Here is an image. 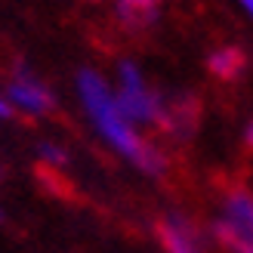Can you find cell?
Instances as JSON below:
<instances>
[{"label": "cell", "mask_w": 253, "mask_h": 253, "mask_svg": "<svg viewBox=\"0 0 253 253\" xmlns=\"http://www.w3.org/2000/svg\"><path fill=\"white\" fill-rule=\"evenodd\" d=\"M155 238L164 253H210V238L182 210H164L155 219Z\"/></svg>", "instance_id": "obj_5"}, {"label": "cell", "mask_w": 253, "mask_h": 253, "mask_svg": "<svg viewBox=\"0 0 253 253\" xmlns=\"http://www.w3.org/2000/svg\"><path fill=\"white\" fill-rule=\"evenodd\" d=\"M207 238L222 253H253V188L241 182L222 188L216 216L207 222Z\"/></svg>", "instance_id": "obj_2"}, {"label": "cell", "mask_w": 253, "mask_h": 253, "mask_svg": "<svg viewBox=\"0 0 253 253\" xmlns=\"http://www.w3.org/2000/svg\"><path fill=\"white\" fill-rule=\"evenodd\" d=\"M238 6L244 9V16H247V19H253V0H238Z\"/></svg>", "instance_id": "obj_11"}, {"label": "cell", "mask_w": 253, "mask_h": 253, "mask_svg": "<svg viewBox=\"0 0 253 253\" xmlns=\"http://www.w3.org/2000/svg\"><path fill=\"white\" fill-rule=\"evenodd\" d=\"M37 161L43 164L49 170H65L68 167V148L53 142V139H43V142H37Z\"/></svg>", "instance_id": "obj_8"}, {"label": "cell", "mask_w": 253, "mask_h": 253, "mask_svg": "<svg viewBox=\"0 0 253 253\" xmlns=\"http://www.w3.org/2000/svg\"><path fill=\"white\" fill-rule=\"evenodd\" d=\"M111 90H115L118 108L139 126V130H145V126L161 130L164 126V118H167V99L145 81L142 68H139L133 59H118Z\"/></svg>", "instance_id": "obj_3"}, {"label": "cell", "mask_w": 253, "mask_h": 253, "mask_svg": "<svg viewBox=\"0 0 253 253\" xmlns=\"http://www.w3.org/2000/svg\"><path fill=\"white\" fill-rule=\"evenodd\" d=\"M0 222H3V207H0Z\"/></svg>", "instance_id": "obj_12"}, {"label": "cell", "mask_w": 253, "mask_h": 253, "mask_svg": "<svg viewBox=\"0 0 253 253\" xmlns=\"http://www.w3.org/2000/svg\"><path fill=\"white\" fill-rule=\"evenodd\" d=\"M74 93L81 99V108L96 136L115 151L121 161H126L133 170H139L148 179H164L170 173V158L161 145H155L145 133L118 108L111 81L96 68H81L74 74Z\"/></svg>", "instance_id": "obj_1"}, {"label": "cell", "mask_w": 253, "mask_h": 253, "mask_svg": "<svg viewBox=\"0 0 253 253\" xmlns=\"http://www.w3.org/2000/svg\"><path fill=\"white\" fill-rule=\"evenodd\" d=\"M0 93H3V99L9 102V108L16 111V115H25V118H49L56 111V96L25 65H19L9 74L6 86Z\"/></svg>", "instance_id": "obj_4"}, {"label": "cell", "mask_w": 253, "mask_h": 253, "mask_svg": "<svg viewBox=\"0 0 253 253\" xmlns=\"http://www.w3.org/2000/svg\"><path fill=\"white\" fill-rule=\"evenodd\" d=\"M12 118H16V111L9 108V102L3 99V93H0V121H12Z\"/></svg>", "instance_id": "obj_9"}, {"label": "cell", "mask_w": 253, "mask_h": 253, "mask_svg": "<svg viewBox=\"0 0 253 253\" xmlns=\"http://www.w3.org/2000/svg\"><path fill=\"white\" fill-rule=\"evenodd\" d=\"M90 3H102V0H90Z\"/></svg>", "instance_id": "obj_13"}, {"label": "cell", "mask_w": 253, "mask_h": 253, "mask_svg": "<svg viewBox=\"0 0 253 253\" xmlns=\"http://www.w3.org/2000/svg\"><path fill=\"white\" fill-rule=\"evenodd\" d=\"M244 148H247L250 155H253V121L244 126Z\"/></svg>", "instance_id": "obj_10"}, {"label": "cell", "mask_w": 253, "mask_h": 253, "mask_svg": "<svg viewBox=\"0 0 253 253\" xmlns=\"http://www.w3.org/2000/svg\"><path fill=\"white\" fill-rule=\"evenodd\" d=\"M244 62L247 59H244V53L238 46H216L207 56V71L216 81H235L238 74L244 71Z\"/></svg>", "instance_id": "obj_7"}, {"label": "cell", "mask_w": 253, "mask_h": 253, "mask_svg": "<svg viewBox=\"0 0 253 253\" xmlns=\"http://www.w3.org/2000/svg\"><path fill=\"white\" fill-rule=\"evenodd\" d=\"M164 3H167V0H115V16L124 28L145 31L158 22Z\"/></svg>", "instance_id": "obj_6"}]
</instances>
